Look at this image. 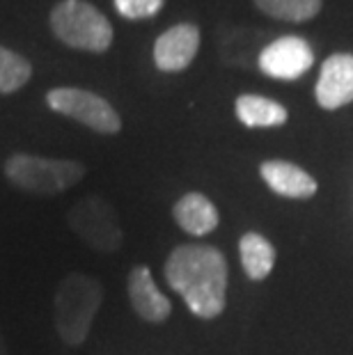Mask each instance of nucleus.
Here are the masks:
<instances>
[{
	"instance_id": "nucleus-6",
	"label": "nucleus",
	"mask_w": 353,
	"mask_h": 355,
	"mask_svg": "<svg viewBox=\"0 0 353 355\" xmlns=\"http://www.w3.org/2000/svg\"><path fill=\"white\" fill-rule=\"evenodd\" d=\"M46 103L55 112L85 124L96 133L112 135L122 128L117 110L103 96L78 87H55L46 94Z\"/></svg>"
},
{
	"instance_id": "nucleus-18",
	"label": "nucleus",
	"mask_w": 353,
	"mask_h": 355,
	"mask_svg": "<svg viewBox=\"0 0 353 355\" xmlns=\"http://www.w3.org/2000/svg\"><path fill=\"white\" fill-rule=\"evenodd\" d=\"M0 355H10V351H7V344H5V337H3V330H0Z\"/></svg>"
},
{
	"instance_id": "nucleus-4",
	"label": "nucleus",
	"mask_w": 353,
	"mask_h": 355,
	"mask_svg": "<svg viewBox=\"0 0 353 355\" xmlns=\"http://www.w3.org/2000/svg\"><path fill=\"white\" fill-rule=\"evenodd\" d=\"M51 30L62 44L78 51L103 53L112 44V26L85 0H62L51 12Z\"/></svg>"
},
{
	"instance_id": "nucleus-2",
	"label": "nucleus",
	"mask_w": 353,
	"mask_h": 355,
	"mask_svg": "<svg viewBox=\"0 0 353 355\" xmlns=\"http://www.w3.org/2000/svg\"><path fill=\"white\" fill-rule=\"evenodd\" d=\"M101 300L103 289L96 277L71 273L60 282L53 298L55 330L67 346H80L85 342Z\"/></svg>"
},
{
	"instance_id": "nucleus-1",
	"label": "nucleus",
	"mask_w": 353,
	"mask_h": 355,
	"mask_svg": "<svg viewBox=\"0 0 353 355\" xmlns=\"http://www.w3.org/2000/svg\"><path fill=\"white\" fill-rule=\"evenodd\" d=\"M165 279L189 309L200 319H216L225 309L227 296V261L214 245L186 243L170 252Z\"/></svg>"
},
{
	"instance_id": "nucleus-3",
	"label": "nucleus",
	"mask_w": 353,
	"mask_h": 355,
	"mask_svg": "<svg viewBox=\"0 0 353 355\" xmlns=\"http://www.w3.org/2000/svg\"><path fill=\"white\" fill-rule=\"evenodd\" d=\"M5 177L14 188L33 195H60L85 177V168L76 161L14 154L5 163Z\"/></svg>"
},
{
	"instance_id": "nucleus-5",
	"label": "nucleus",
	"mask_w": 353,
	"mask_h": 355,
	"mask_svg": "<svg viewBox=\"0 0 353 355\" xmlns=\"http://www.w3.org/2000/svg\"><path fill=\"white\" fill-rule=\"evenodd\" d=\"M67 223L96 252H115L122 245V227L115 209L96 195L74 204L67 214Z\"/></svg>"
},
{
	"instance_id": "nucleus-8",
	"label": "nucleus",
	"mask_w": 353,
	"mask_h": 355,
	"mask_svg": "<svg viewBox=\"0 0 353 355\" xmlns=\"http://www.w3.org/2000/svg\"><path fill=\"white\" fill-rule=\"evenodd\" d=\"M314 96H317V103L326 110L342 108V105L353 101V55L335 53L321 64Z\"/></svg>"
},
{
	"instance_id": "nucleus-17",
	"label": "nucleus",
	"mask_w": 353,
	"mask_h": 355,
	"mask_svg": "<svg viewBox=\"0 0 353 355\" xmlns=\"http://www.w3.org/2000/svg\"><path fill=\"white\" fill-rule=\"evenodd\" d=\"M163 7V0H115V10L124 19H149Z\"/></svg>"
},
{
	"instance_id": "nucleus-15",
	"label": "nucleus",
	"mask_w": 353,
	"mask_h": 355,
	"mask_svg": "<svg viewBox=\"0 0 353 355\" xmlns=\"http://www.w3.org/2000/svg\"><path fill=\"white\" fill-rule=\"evenodd\" d=\"M255 5L268 17L291 24L314 19L321 10V0H255Z\"/></svg>"
},
{
	"instance_id": "nucleus-7",
	"label": "nucleus",
	"mask_w": 353,
	"mask_h": 355,
	"mask_svg": "<svg viewBox=\"0 0 353 355\" xmlns=\"http://www.w3.org/2000/svg\"><path fill=\"white\" fill-rule=\"evenodd\" d=\"M314 53L303 37H280L259 53V71L268 78L296 80L310 71Z\"/></svg>"
},
{
	"instance_id": "nucleus-11",
	"label": "nucleus",
	"mask_w": 353,
	"mask_h": 355,
	"mask_svg": "<svg viewBox=\"0 0 353 355\" xmlns=\"http://www.w3.org/2000/svg\"><path fill=\"white\" fill-rule=\"evenodd\" d=\"M261 179L275 195L291 200H310L317 193V181H314L303 168L287 161H266L259 168Z\"/></svg>"
},
{
	"instance_id": "nucleus-9",
	"label": "nucleus",
	"mask_w": 353,
	"mask_h": 355,
	"mask_svg": "<svg viewBox=\"0 0 353 355\" xmlns=\"http://www.w3.org/2000/svg\"><path fill=\"white\" fill-rule=\"evenodd\" d=\"M200 49V30L193 24H179L154 44V62L161 71H184Z\"/></svg>"
},
{
	"instance_id": "nucleus-16",
	"label": "nucleus",
	"mask_w": 353,
	"mask_h": 355,
	"mask_svg": "<svg viewBox=\"0 0 353 355\" xmlns=\"http://www.w3.org/2000/svg\"><path fill=\"white\" fill-rule=\"evenodd\" d=\"M33 76V64L24 55L0 46V94L19 92Z\"/></svg>"
},
{
	"instance_id": "nucleus-10",
	"label": "nucleus",
	"mask_w": 353,
	"mask_h": 355,
	"mask_svg": "<svg viewBox=\"0 0 353 355\" xmlns=\"http://www.w3.org/2000/svg\"><path fill=\"white\" fill-rule=\"evenodd\" d=\"M126 293H129L131 307L142 321L149 323H163L172 312L170 300L163 296L156 286L152 270L147 266H136L126 277Z\"/></svg>"
},
{
	"instance_id": "nucleus-14",
	"label": "nucleus",
	"mask_w": 353,
	"mask_h": 355,
	"mask_svg": "<svg viewBox=\"0 0 353 355\" xmlns=\"http://www.w3.org/2000/svg\"><path fill=\"white\" fill-rule=\"evenodd\" d=\"M239 254H241V263L246 275L252 282H261L271 275L275 263V248L271 241L264 239L257 232H248L239 241Z\"/></svg>"
},
{
	"instance_id": "nucleus-13",
	"label": "nucleus",
	"mask_w": 353,
	"mask_h": 355,
	"mask_svg": "<svg viewBox=\"0 0 353 355\" xmlns=\"http://www.w3.org/2000/svg\"><path fill=\"white\" fill-rule=\"evenodd\" d=\"M236 117L239 122L250 128H268V126H282L287 122V108L277 101L266 99L259 94H241L236 99Z\"/></svg>"
},
{
	"instance_id": "nucleus-12",
	"label": "nucleus",
	"mask_w": 353,
	"mask_h": 355,
	"mask_svg": "<svg viewBox=\"0 0 353 355\" xmlns=\"http://www.w3.org/2000/svg\"><path fill=\"white\" fill-rule=\"evenodd\" d=\"M172 216H175V223L186 234H191V236H207L221 223V216H218L214 202L205 198L202 193H186L172 207Z\"/></svg>"
}]
</instances>
